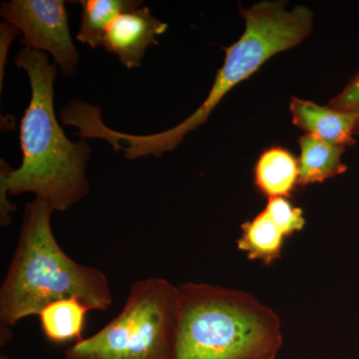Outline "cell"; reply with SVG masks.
I'll list each match as a JSON object with an SVG mask.
<instances>
[{
    "mask_svg": "<svg viewBox=\"0 0 359 359\" xmlns=\"http://www.w3.org/2000/svg\"><path fill=\"white\" fill-rule=\"evenodd\" d=\"M299 143L301 147L299 185L321 183L346 173L347 167L342 162V155L346 151L344 146L328 143L309 134L302 136Z\"/></svg>",
    "mask_w": 359,
    "mask_h": 359,
    "instance_id": "9",
    "label": "cell"
},
{
    "mask_svg": "<svg viewBox=\"0 0 359 359\" xmlns=\"http://www.w3.org/2000/svg\"><path fill=\"white\" fill-rule=\"evenodd\" d=\"M242 230L238 247L247 252L250 259H261L271 264L280 257L285 235L266 210L243 224Z\"/></svg>",
    "mask_w": 359,
    "mask_h": 359,
    "instance_id": "13",
    "label": "cell"
},
{
    "mask_svg": "<svg viewBox=\"0 0 359 359\" xmlns=\"http://www.w3.org/2000/svg\"><path fill=\"white\" fill-rule=\"evenodd\" d=\"M53 209L35 199L25 217L6 278L0 289L1 327L39 316L52 302L76 297L90 311H106L113 297L100 269L77 263L63 252L51 228Z\"/></svg>",
    "mask_w": 359,
    "mask_h": 359,
    "instance_id": "2",
    "label": "cell"
},
{
    "mask_svg": "<svg viewBox=\"0 0 359 359\" xmlns=\"http://www.w3.org/2000/svg\"><path fill=\"white\" fill-rule=\"evenodd\" d=\"M245 32L226 49L207 98L192 115L172 129L151 135H130L108 130L106 141L128 159L175 150L185 138L209 119L215 108L233 87L252 76L269 58L302 43L311 34L313 13L304 6L287 9L283 1H261L242 11Z\"/></svg>",
    "mask_w": 359,
    "mask_h": 359,
    "instance_id": "3",
    "label": "cell"
},
{
    "mask_svg": "<svg viewBox=\"0 0 359 359\" xmlns=\"http://www.w3.org/2000/svg\"><path fill=\"white\" fill-rule=\"evenodd\" d=\"M290 111L295 126L306 134L344 147L355 145L353 136L358 122L355 113L320 106L297 97H292Z\"/></svg>",
    "mask_w": 359,
    "mask_h": 359,
    "instance_id": "8",
    "label": "cell"
},
{
    "mask_svg": "<svg viewBox=\"0 0 359 359\" xmlns=\"http://www.w3.org/2000/svg\"><path fill=\"white\" fill-rule=\"evenodd\" d=\"M180 311L170 359H276L278 316L252 295L207 283L178 285Z\"/></svg>",
    "mask_w": 359,
    "mask_h": 359,
    "instance_id": "4",
    "label": "cell"
},
{
    "mask_svg": "<svg viewBox=\"0 0 359 359\" xmlns=\"http://www.w3.org/2000/svg\"><path fill=\"white\" fill-rule=\"evenodd\" d=\"M179 311L176 285L156 276L138 280L121 313L97 334L75 342L65 359H170Z\"/></svg>",
    "mask_w": 359,
    "mask_h": 359,
    "instance_id": "5",
    "label": "cell"
},
{
    "mask_svg": "<svg viewBox=\"0 0 359 359\" xmlns=\"http://www.w3.org/2000/svg\"><path fill=\"white\" fill-rule=\"evenodd\" d=\"M90 309L76 299L52 302L39 313L40 325L47 339L55 344L82 340L85 318Z\"/></svg>",
    "mask_w": 359,
    "mask_h": 359,
    "instance_id": "11",
    "label": "cell"
},
{
    "mask_svg": "<svg viewBox=\"0 0 359 359\" xmlns=\"http://www.w3.org/2000/svg\"><path fill=\"white\" fill-rule=\"evenodd\" d=\"M264 210L285 237H290L295 231H302L306 224L302 209L294 207L285 198H269L268 205Z\"/></svg>",
    "mask_w": 359,
    "mask_h": 359,
    "instance_id": "14",
    "label": "cell"
},
{
    "mask_svg": "<svg viewBox=\"0 0 359 359\" xmlns=\"http://www.w3.org/2000/svg\"><path fill=\"white\" fill-rule=\"evenodd\" d=\"M168 25L156 18L147 6L125 11L113 20L104 39L106 50L118 56L125 67L138 68L148 47L159 43L157 37Z\"/></svg>",
    "mask_w": 359,
    "mask_h": 359,
    "instance_id": "7",
    "label": "cell"
},
{
    "mask_svg": "<svg viewBox=\"0 0 359 359\" xmlns=\"http://www.w3.org/2000/svg\"><path fill=\"white\" fill-rule=\"evenodd\" d=\"M15 63L27 73L32 100L21 119L20 167L11 170L1 160L0 199L29 192L53 211H67L88 194L91 148L84 140H69L59 125L53 104L56 63L51 65L48 54L25 47Z\"/></svg>",
    "mask_w": 359,
    "mask_h": 359,
    "instance_id": "1",
    "label": "cell"
},
{
    "mask_svg": "<svg viewBox=\"0 0 359 359\" xmlns=\"http://www.w3.org/2000/svg\"><path fill=\"white\" fill-rule=\"evenodd\" d=\"M0 14L22 33L25 47L48 52L66 76L74 74L79 56L71 39L65 1L13 0L2 2Z\"/></svg>",
    "mask_w": 359,
    "mask_h": 359,
    "instance_id": "6",
    "label": "cell"
},
{
    "mask_svg": "<svg viewBox=\"0 0 359 359\" xmlns=\"http://www.w3.org/2000/svg\"><path fill=\"white\" fill-rule=\"evenodd\" d=\"M82 20L76 39L92 48L103 46L106 32L119 14L141 6L133 0H82Z\"/></svg>",
    "mask_w": 359,
    "mask_h": 359,
    "instance_id": "12",
    "label": "cell"
},
{
    "mask_svg": "<svg viewBox=\"0 0 359 359\" xmlns=\"http://www.w3.org/2000/svg\"><path fill=\"white\" fill-rule=\"evenodd\" d=\"M20 30L11 23H1L0 26V86L4 85V66H6L7 54H8L9 46L11 42L15 39Z\"/></svg>",
    "mask_w": 359,
    "mask_h": 359,
    "instance_id": "16",
    "label": "cell"
},
{
    "mask_svg": "<svg viewBox=\"0 0 359 359\" xmlns=\"http://www.w3.org/2000/svg\"><path fill=\"white\" fill-rule=\"evenodd\" d=\"M328 106L334 109L358 114L355 135H359V71L349 80L342 91L328 102Z\"/></svg>",
    "mask_w": 359,
    "mask_h": 359,
    "instance_id": "15",
    "label": "cell"
},
{
    "mask_svg": "<svg viewBox=\"0 0 359 359\" xmlns=\"http://www.w3.org/2000/svg\"><path fill=\"white\" fill-rule=\"evenodd\" d=\"M299 173V163L289 151L271 148L257 161L256 185L269 198H285L294 191Z\"/></svg>",
    "mask_w": 359,
    "mask_h": 359,
    "instance_id": "10",
    "label": "cell"
}]
</instances>
